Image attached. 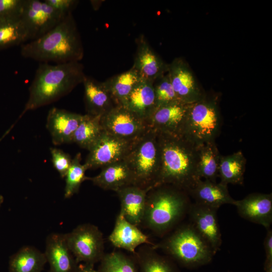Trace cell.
<instances>
[{
	"label": "cell",
	"mask_w": 272,
	"mask_h": 272,
	"mask_svg": "<svg viewBox=\"0 0 272 272\" xmlns=\"http://www.w3.org/2000/svg\"><path fill=\"white\" fill-rule=\"evenodd\" d=\"M137 50L132 67L143 80L154 83L167 73L169 63H166L154 51L144 35L137 39Z\"/></svg>",
	"instance_id": "obj_15"
},
{
	"label": "cell",
	"mask_w": 272,
	"mask_h": 272,
	"mask_svg": "<svg viewBox=\"0 0 272 272\" xmlns=\"http://www.w3.org/2000/svg\"><path fill=\"white\" fill-rule=\"evenodd\" d=\"M188 107L180 101L157 107L147 121L148 128L157 133L182 136Z\"/></svg>",
	"instance_id": "obj_13"
},
{
	"label": "cell",
	"mask_w": 272,
	"mask_h": 272,
	"mask_svg": "<svg viewBox=\"0 0 272 272\" xmlns=\"http://www.w3.org/2000/svg\"><path fill=\"white\" fill-rule=\"evenodd\" d=\"M81 153H78L72 159L71 165L65 176L64 197L65 198H70L77 193L81 184L87 179L85 175L87 169L81 163Z\"/></svg>",
	"instance_id": "obj_33"
},
{
	"label": "cell",
	"mask_w": 272,
	"mask_h": 272,
	"mask_svg": "<svg viewBox=\"0 0 272 272\" xmlns=\"http://www.w3.org/2000/svg\"><path fill=\"white\" fill-rule=\"evenodd\" d=\"M188 194L195 203L218 210L222 205H234L235 199L230 195L228 185L199 179Z\"/></svg>",
	"instance_id": "obj_20"
},
{
	"label": "cell",
	"mask_w": 272,
	"mask_h": 272,
	"mask_svg": "<svg viewBox=\"0 0 272 272\" xmlns=\"http://www.w3.org/2000/svg\"><path fill=\"white\" fill-rule=\"evenodd\" d=\"M167 73L179 101L189 104L200 100L206 96L188 64L183 58L176 57L169 63Z\"/></svg>",
	"instance_id": "obj_12"
},
{
	"label": "cell",
	"mask_w": 272,
	"mask_h": 272,
	"mask_svg": "<svg viewBox=\"0 0 272 272\" xmlns=\"http://www.w3.org/2000/svg\"><path fill=\"white\" fill-rule=\"evenodd\" d=\"M123 160L133 174L135 186L148 189L155 187L161 167L157 133L149 128L135 141Z\"/></svg>",
	"instance_id": "obj_5"
},
{
	"label": "cell",
	"mask_w": 272,
	"mask_h": 272,
	"mask_svg": "<svg viewBox=\"0 0 272 272\" xmlns=\"http://www.w3.org/2000/svg\"><path fill=\"white\" fill-rule=\"evenodd\" d=\"M108 240L114 247L125 249L133 254L135 253L138 246L152 244L149 237L138 226L127 221L120 212Z\"/></svg>",
	"instance_id": "obj_21"
},
{
	"label": "cell",
	"mask_w": 272,
	"mask_h": 272,
	"mask_svg": "<svg viewBox=\"0 0 272 272\" xmlns=\"http://www.w3.org/2000/svg\"><path fill=\"white\" fill-rule=\"evenodd\" d=\"M107 132L119 138L134 141L148 130L147 123L122 106H115L101 118Z\"/></svg>",
	"instance_id": "obj_11"
},
{
	"label": "cell",
	"mask_w": 272,
	"mask_h": 272,
	"mask_svg": "<svg viewBox=\"0 0 272 272\" xmlns=\"http://www.w3.org/2000/svg\"><path fill=\"white\" fill-rule=\"evenodd\" d=\"M29 39L20 19L0 21V49L23 44Z\"/></svg>",
	"instance_id": "obj_31"
},
{
	"label": "cell",
	"mask_w": 272,
	"mask_h": 272,
	"mask_svg": "<svg viewBox=\"0 0 272 272\" xmlns=\"http://www.w3.org/2000/svg\"><path fill=\"white\" fill-rule=\"evenodd\" d=\"M45 1L64 16L72 13L79 2L75 0H45Z\"/></svg>",
	"instance_id": "obj_37"
},
{
	"label": "cell",
	"mask_w": 272,
	"mask_h": 272,
	"mask_svg": "<svg viewBox=\"0 0 272 272\" xmlns=\"http://www.w3.org/2000/svg\"><path fill=\"white\" fill-rule=\"evenodd\" d=\"M4 201V197L2 195H0V208L3 203Z\"/></svg>",
	"instance_id": "obj_40"
},
{
	"label": "cell",
	"mask_w": 272,
	"mask_h": 272,
	"mask_svg": "<svg viewBox=\"0 0 272 272\" xmlns=\"http://www.w3.org/2000/svg\"><path fill=\"white\" fill-rule=\"evenodd\" d=\"M156 108L179 101L175 94L168 73L157 79L153 83Z\"/></svg>",
	"instance_id": "obj_34"
},
{
	"label": "cell",
	"mask_w": 272,
	"mask_h": 272,
	"mask_svg": "<svg viewBox=\"0 0 272 272\" xmlns=\"http://www.w3.org/2000/svg\"><path fill=\"white\" fill-rule=\"evenodd\" d=\"M44 253L49 266L48 272H78L79 263L67 245L64 234L48 235Z\"/></svg>",
	"instance_id": "obj_17"
},
{
	"label": "cell",
	"mask_w": 272,
	"mask_h": 272,
	"mask_svg": "<svg viewBox=\"0 0 272 272\" xmlns=\"http://www.w3.org/2000/svg\"><path fill=\"white\" fill-rule=\"evenodd\" d=\"M238 214L250 222L263 226L266 230L272 223V194L253 193L240 200H236L234 205Z\"/></svg>",
	"instance_id": "obj_16"
},
{
	"label": "cell",
	"mask_w": 272,
	"mask_h": 272,
	"mask_svg": "<svg viewBox=\"0 0 272 272\" xmlns=\"http://www.w3.org/2000/svg\"><path fill=\"white\" fill-rule=\"evenodd\" d=\"M97 270L99 272H139L134 257L120 251L104 254Z\"/></svg>",
	"instance_id": "obj_32"
},
{
	"label": "cell",
	"mask_w": 272,
	"mask_h": 272,
	"mask_svg": "<svg viewBox=\"0 0 272 272\" xmlns=\"http://www.w3.org/2000/svg\"><path fill=\"white\" fill-rule=\"evenodd\" d=\"M220 156L215 141L198 146L197 173L199 178L216 182Z\"/></svg>",
	"instance_id": "obj_28"
},
{
	"label": "cell",
	"mask_w": 272,
	"mask_h": 272,
	"mask_svg": "<svg viewBox=\"0 0 272 272\" xmlns=\"http://www.w3.org/2000/svg\"><path fill=\"white\" fill-rule=\"evenodd\" d=\"M136 140L122 139L104 130L89 151L84 164L87 170L94 169L122 160Z\"/></svg>",
	"instance_id": "obj_10"
},
{
	"label": "cell",
	"mask_w": 272,
	"mask_h": 272,
	"mask_svg": "<svg viewBox=\"0 0 272 272\" xmlns=\"http://www.w3.org/2000/svg\"><path fill=\"white\" fill-rule=\"evenodd\" d=\"M153 248L161 249L186 266L206 263L215 254L209 244L190 223L177 228Z\"/></svg>",
	"instance_id": "obj_6"
},
{
	"label": "cell",
	"mask_w": 272,
	"mask_h": 272,
	"mask_svg": "<svg viewBox=\"0 0 272 272\" xmlns=\"http://www.w3.org/2000/svg\"><path fill=\"white\" fill-rule=\"evenodd\" d=\"M267 230L264 240V247L266 255L265 270L266 272H272V230Z\"/></svg>",
	"instance_id": "obj_38"
},
{
	"label": "cell",
	"mask_w": 272,
	"mask_h": 272,
	"mask_svg": "<svg viewBox=\"0 0 272 272\" xmlns=\"http://www.w3.org/2000/svg\"><path fill=\"white\" fill-rule=\"evenodd\" d=\"M82 83L87 114L102 116L115 106L104 82L85 75Z\"/></svg>",
	"instance_id": "obj_22"
},
{
	"label": "cell",
	"mask_w": 272,
	"mask_h": 272,
	"mask_svg": "<svg viewBox=\"0 0 272 272\" xmlns=\"http://www.w3.org/2000/svg\"><path fill=\"white\" fill-rule=\"evenodd\" d=\"M50 151L53 167L61 178H65L71 165L72 159L69 154L59 149L51 148Z\"/></svg>",
	"instance_id": "obj_36"
},
{
	"label": "cell",
	"mask_w": 272,
	"mask_h": 272,
	"mask_svg": "<svg viewBox=\"0 0 272 272\" xmlns=\"http://www.w3.org/2000/svg\"><path fill=\"white\" fill-rule=\"evenodd\" d=\"M217 211L193 202L191 203L187 213L190 223L209 244L214 254L220 249L222 242Z\"/></svg>",
	"instance_id": "obj_14"
},
{
	"label": "cell",
	"mask_w": 272,
	"mask_h": 272,
	"mask_svg": "<svg viewBox=\"0 0 272 272\" xmlns=\"http://www.w3.org/2000/svg\"><path fill=\"white\" fill-rule=\"evenodd\" d=\"M66 16L45 0H24L20 19L27 31L29 39L33 40L50 31Z\"/></svg>",
	"instance_id": "obj_9"
},
{
	"label": "cell",
	"mask_w": 272,
	"mask_h": 272,
	"mask_svg": "<svg viewBox=\"0 0 272 272\" xmlns=\"http://www.w3.org/2000/svg\"><path fill=\"white\" fill-rule=\"evenodd\" d=\"M221 126L219 97L206 95L200 100L189 104L182 136L199 146L215 141Z\"/></svg>",
	"instance_id": "obj_7"
},
{
	"label": "cell",
	"mask_w": 272,
	"mask_h": 272,
	"mask_svg": "<svg viewBox=\"0 0 272 272\" xmlns=\"http://www.w3.org/2000/svg\"><path fill=\"white\" fill-rule=\"evenodd\" d=\"M22 56L41 63L80 61L84 48L72 13L42 36L22 44Z\"/></svg>",
	"instance_id": "obj_1"
},
{
	"label": "cell",
	"mask_w": 272,
	"mask_h": 272,
	"mask_svg": "<svg viewBox=\"0 0 272 272\" xmlns=\"http://www.w3.org/2000/svg\"><path fill=\"white\" fill-rule=\"evenodd\" d=\"M246 163V160L240 151L227 156L221 155L218 172L220 182L226 185H242Z\"/></svg>",
	"instance_id": "obj_27"
},
{
	"label": "cell",
	"mask_w": 272,
	"mask_h": 272,
	"mask_svg": "<svg viewBox=\"0 0 272 272\" xmlns=\"http://www.w3.org/2000/svg\"><path fill=\"white\" fill-rule=\"evenodd\" d=\"M133 254L140 272H174L169 261L153 247L142 248Z\"/></svg>",
	"instance_id": "obj_30"
},
{
	"label": "cell",
	"mask_w": 272,
	"mask_h": 272,
	"mask_svg": "<svg viewBox=\"0 0 272 272\" xmlns=\"http://www.w3.org/2000/svg\"><path fill=\"white\" fill-rule=\"evenodd\" d=\"M142 80L138 72L132 66L107 79L104 83L115 106H123L129 94Z\"/></svg>",
	"instance_id": "obj_25"
},
{
	"label": "cell",
	"mask_w": 272,
	"mask_h": 272,
	"mask_svg": "<svg viewBox=\"0 0 272 272\" xmlns=\"http://www.w3.org/2000/svg\"><path fill=\"white\" fill-rule=\"evenodd\" d=\"M122 106L147 123L156 108L153 83L142 79L132 90Z\"/></svg>",
	"instance_id": "obj_23"
},
{
	"label": "cell",
	"mask_w": 272,
	"mask_h": 272,
	"mask_svg": "<svg viewBox=\"0 0 272 272\" xmlns=\"http://www.w3.org/2000/svg\"><path fill=\"white\" fill-rule=\"evenodd\" d=\"M150 190L131 185L116 192L120 202V213L127 221L137 226L142 224L147 195Z\"/></svg>",
	"instance_id": "obj_24"
},
{
	"label": "cell",
	"mask_w": 272,
	"mask_h": 272,
	"mask_svg": "<svg viewBox=\"0 0 272 272\" xmlns=\"http://www.w3.org/2000/svg\"><path fill=\"white\" fill-rule=\"evenodd\" d=\"M80 61L50 64L40 63L29 89V97L21 114L55 102L82 83L85 76Z\"/></svg>",
	"instance_id": "obj_3"
},
{
	"label": "cell",
	"mask_w": 272,
	"mask_h": 272,
	"mask_svg": "<svg viewBox=\"0 0 272 272\" xmlns=\"http://www.w3.org/2000/svg\"><path fill=\"white\" fill-rule=\"evenodd\" d=\"M101 118V116L99 115H83L81 121L74 133L73 143L89 151L104 131Z\"/></svg>",
	"instance_id": "obj_29"
},
{
	"label": "cell",
	"mask_w": 272,
	"mask_h": 272,
	"mask_svg": "<svg viewBox=\"0 0 272 272\" xmlns=\"http://www.w3.org/2000/svg\"><path fill=\"white\" fill-rule=\"evenodd\" d=\"M83 115L52 108L48 112L46 128L55 145L73 143L74 133L82 119Z\"/></svg>",
	"instance_id": "obj_18"
},
{
	"label": "cell",
	"mask_w": 272,
	"mask_h": 272,
	"mask_svg": "<svg viewBox=\"0 0 272 272\" xmlns=\"http://www.w3.org/2000/svg\"><path fill=\"white\" fill-rule=\"evenodd\" d=\"M101 168L98 175L87 177V180L104 190L115 192L122 188L135 185L133 174L123 159Z\"/></svg>",
	"instance_id": "obj_19"
},
{
	"label": "cell",
	"mask_w": 272,
	"mask_h": 272,
	"mask_svg": "<svg viewBox=\"0 0 272 272\" xmlns=\"http://www.w3.org/2000/svg\"><path fill=\"white\" fill-rule=\"evenodd\" d=\"M24 0H0V21L20 19Z\"/></svg>",
	"instance_id": "obj_35"
},
{
	"label": "cell",
	"mask_w": 272,
	"mask_h": 272,
	"mask_svg": "<svg viewBox=\"0 0 272 272\" xmlns=\"http://www.w3.org/2000/svg\"><path fill=\"white\" fill-rule=\"evenodd\" d=\"M157 134L161 167L156 186L170 184L188 193L200 179L197 173L198 146L182 136Z\"/></svg>",
	"instance_id": "obj_2"
},
{
	"label": "cell",
	"mask_w": 272,
	"mask_h": 272,
	"mask_svg": "<svg viewBox=\"0 0 272 272\" xmlns=\"http://www.w3.org/2000/svg\"><path fill=\"white\" fill-rule=\"evenodd\" d=\"M191 203L187 192L173 185L154 187L147 193L141 225L163 236L187 214Z\"/></svg>",
	"instance_id": "obj_4"
},
{
	"label": "cell",
	"mask_w": 272,
	"mask_h": 272,
	"mask_svg": "<svg viewBox=\"0 0 272 272\" xmlns=\"http://www.w3.org/2000/svg\"><path fill=\"white\" fill-rule=\"evenodd\" d=\"M47 262L44 253L31 246H24L9 261V272H42Z\"/></svg>",
	"instance_id": "obj_26"
},
{
	"label": "cell",
	"mask_w": 272,
	"mask_h": 272,
	"mask_svg": "<svg viewBox=\"0 0 272 272\" xmlns=\"http://www.w3.org/2000/svg\"><path fill=\"white\" fill-rule=\"evenodd\" d=\"M78 272H99L94 269V265L80 263L78 265Z\"/></svg>",
	"instance_id": "obj_39"
},
{
	"label": "cell",
	"mask_w": 272,
	"mask_h": 272,
	"mask_svg": "<svg viewBox=\"0 0 272 272\" xmlns=\"http://www.w3.org/2000/svg\"><path fill=\"white\" fill-rule=\"evenodd\" d=\"M64 234L67 245L78 263L94 265L104 256V238L96 226L83 224Z\"/></svg>",
	"instance_id": "obj_8"
}]
</instances>
